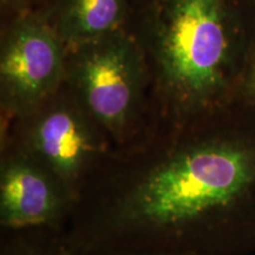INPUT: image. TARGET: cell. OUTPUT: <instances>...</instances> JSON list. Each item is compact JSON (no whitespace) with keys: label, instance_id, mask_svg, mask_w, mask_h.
<instances>
[{"label":"cell","instance_id":"1","mask_svg":"<svg viewBox=\"0 0 255 255\" xmlns=\"http://www.w3.org/2000/svg\"><path fill=\"white\" fill-rule=\"evenodd\" d=\"M227 107L113 152L62 232L73 255H218L253 239L255 131Z\"/></svg>","mask_w":255,"mask_h":255},{"label":"cell","instance_id":"2","mask_svg":"<svg viewBox=\"0 0 255 255\" xmlns=\"http://www.w3.org/2000/svg\"><path fill=\"white\" fill-rule=\"evenodd\" d=\"M126 30L150 70L161 121L231 104L242 47L235 0H132Z\"/></svg>","mask_w":255,"mask_h":255},{"label":"cell","instance_id":"3","mask_svg":"<svg viewBox=\"0 0 255 255\" xmlns=\"http://www.w3.org/2000/svg\"><path fill=\"white\" fill-rule=\"evenodd\" d=\"M65 85L114 152L142 144L161 122L150 70L126 28L69 49Z\"/></svg>","mask_w":255,"mask_h":255},{"label":"cell","instance_id":"4","mask_svg":"<svg viewBox=\"0 0 255 255\" xmlns=\"http://www.w3.org/2000/svg\"><path fill=\"white\" fill-rule=\"evenodd\" d=\"M0 139H9L34 156L65 183L76 201L114 152L65 83L36 109L0 126Z\"/></svg>","mask_w":255,"mask_h":255},{"label":"cell","instance_id":"5","mask_svg":"<svg viewBox=\"0 0 255 255\" xmlns=\"http://www.w3.org/2000/svg\"><path fill=\"white\" fill-rule=\"evenodd\" d=\"M68 53L45 13L1 21L0 126L36 109L63 87Z\"/></svg>","mask_w":255,"mask_h":255},{"label":"cell","instance_id":"6","mask_svg":"<svg viewBox=\"0 0 255 255\" xmlns=\"http://www.w3.org/2000/svg\"><path fill=\"white\" fill-rule=\"evenodd\" d=\"M76 199L41 162L9 139H0V229L63 232Z\"/></svg>","mask_w":255,"mask_h":255},{"label":"cell","instance_id":"7","mask_svg":"<svg viewBox=\"0 0 255 255\" xmlns=\"http://www.w3.org/2000/svg\"><path fill=\"white\" fill-rule=\"evenodd\" d=\"M132 0H51L46 15L69 49L126 28Z\"/></svg>","mask_w":255,"mask_h":255},{"label":"cell","instance_id":"8","mask_svg":"<svg viewBox=\"0 0 255 255\" xmlns=\"http://www.w3.org/2000/svg\"><path fill=\"white\" fill-rule=\"evenodd\" d=\"M0 255H73L62 232L49 228L1 229Z\"/></svg>","mask_w":255,"mask_h":255},{"label":"cell","instance_id":"9","mask_svg":"<svg viewBox=\"0 0 255 255\" xmlns=\"http://www.w3.org/2000/svg\"><path fill=\"white\" fill-rule=\"evenodd\" d=\"M51 0H0L1 21L30 13H46Z\"/></svg>","mask_w":255,"mask_h":255},{"label":"cell","instance_id":"10","mask_svg":"<svg viewBox=\"0 0 255 255\" xmlns=\"http://www.w3.org/2000/svg\"><path fill=\"white\" fill-rule=\"evenodd\" d=\"M239 92L244 94L248 103L255 104V57L253 62L250 63L244 83H241Z\"/></svg>","mask_w":255,"mask_h":255},{"label":"cell","instance_id":"11","mask_svg":"<svg viewBox=\"0 0 255 255\" xmlns=\"http://www.w3.org/2000/svg\"><path fill=\"white\" fill-rule=\"evenodd\" d=\"M94 255H131V254H94Z\"/></svg>","mask_w":255,"mask_h":255}]
</instances>
